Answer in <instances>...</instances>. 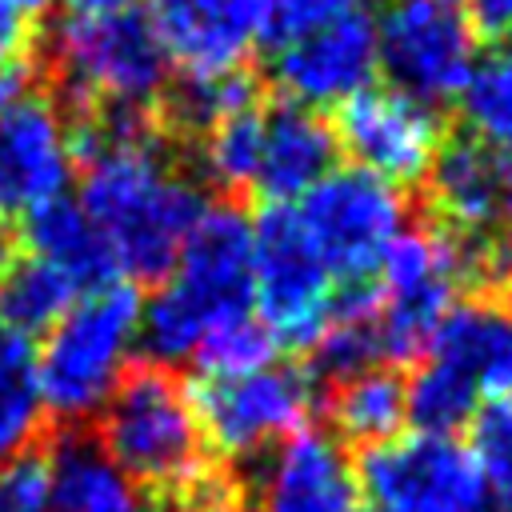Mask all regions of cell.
Segmentation results:
<instances>
[{
    "instance_id": "2e32d148",
    "label": "cell",
    "mask_w": 512,
    "mask_h": 512,
    "mask_svg": "<svg viewBox=\"0 0 512 512\" xmlns=\"http://www.w3.org/2000/svg\"><path fill=\"white\" fill-rule=\"evenodd\" d=\"M360 484L344 444L324 428H304L260 456L248 512H356Z\"/></svg>"
},
{
    "instance_id": "d590c367",
    "label": "cell",
    "mask_w": 512,
    "mask_h": 512,
    "mask_svg": "<svg viewBox=\"0 0 512 512\" xmlns=\"http://www.w3.org/2000/svg\"><path fill=\"white\" fill-rule=\"evenodd\" d=\"M68 16H116V12H136L144 0H64Z\"/></svg>"
},
{
    "instance_id": "f546056e",
    "label": "cell",
    "mask_w": 512,
    "mask_h": 512,
    "mask_svg": "<svg viewBox=\"0 0 512 512\" xmlns=\"http://www.w3.org/2000/svg\"><path fill=\"white\" fill-rule=\"evenodd\" d=\"M468 456L492 492V500L512 504V400H488L468 420Z\"/></svg>"
},
{
    "instance_id": "1f68e13d",
    "label": "cell",
    "mask_w": 512,
    "mask_h": 512,
    "mask_svg": "<svg viewBox=\"0 0 512 512\" xmlns=\"http://www.w3.org/2000/svg\"><path fill=\"white\" fill-rule=\"evenodd\" d=\"M364 0H276V24H272V44L312 32L320 24H332L340 16L360 12Z\"/></svg>"
},
{
    "instance_id": "277c9868",
    "label": "cell",
    "mask_w": 512,
    "mask_h": 512,
    "mask_svg": "<svg viewBox=\"0 0 512 512\" xmlns=\"http://www.w3.org/2000/svg\"><path fill=\"white\" fill-rule=\"evenodd\" d=\"M100 452L144 492L184 496L208 468L192 388L168 368H132L96 416Z\"/></svg>"
},
{
    "instance_id": "5bb4252c",
    "label": "cell",
    "mask_w": 512,
    "mask_h": 512,
    "mask_svg": "<svg viewBox=\"0 0 512 512\" xmlns=\"http://www.w3.org/2000/svg\"><path fill=\"white\" fill-rule=\"evenodd\" d=\"M148 24L184 76L244 68L260 44H272L276 0H152Z\"/></svg>"
},
{
    "instance_id": "cb8c5ba5",
    "label": "cell",
    "mask_w": 512,
    "mask_h": 512,
    "mask_svg": "<svg viewBox=\"0 0 512 512\" xmlns=\"http://www.w3.org/2000/svg\"><path fill=\"white\" fill-rule=\"evenodd\" d=\"M48 412L36 388V364L24 336L0 324V468L32 456Z\"/></svg>"
},
{
    "instance_id": "484cf974",
    "label": "cell",
    "mask_w": 512,
    "mask_h": 512,
    "mask_svg": "<svg viewBox=\"0 0 512 512\" xmlns=\"http://www.w3.org/2000/svg\"><path fill=\"white\" fill-rule=\"evenodd\" d=\"M460 112L476 144L512 156V36L496 40V48L476 60V72L460 92Z\"/></svg>"
},
{
    "instance_id": "8fae6325",
    "label": "cell",
    "mask_w": 512,
    "mask_h": 512,
    "mask_svg": "<svg viewBox=\"0 0 512 512\" xmlns=\"http://www.w3.org/2000/svg\"><path fill=\"white\" fill-rule=\"evenodd\" d=\"M356 484L376 512H484L492 504L468 448L416 428L364 448Z\"/></svg>"
},
{
    "instance_id": "7bdbcfd3",
    "label": "cell",
    "mask_w": 512,
    "mask_h": 512,
    "mask_svg": "<svg viewBox=\"0 0 512 512\" xmlns=\"http://www.w3.org/2000/svg\"><path fill=\"white\" fill-rule=\"evenodd\" d=\"M508 288H512V284H508Z\"/></svg>"
},
{
    "instance_id": "8d00e7d4",
    "label": "cell",
    "mask_w": 512,
    "mask_h": 512,
    "mask_svg": "<svg viewBox=\"0 0 512 512\" xmlns=\"http://www.w3.org/2000/svg\"><path fill=\"white\" fill-rule=\"evenodd\" d=\"M12 4H16L24 16H40V12H48L56 0H12Z\"/></svg>"
},
{
    "instance_id": "7a4b0ae2",
    "label": "cell",
    "mask_w": 512,
    "mask_h": 512,
    "mask_svg": "<svg viewBox=\"0 0 512 512\" xmlns=\"http://www.w3.org/2000/svg\"><path fill=\"white\" fill-rule=\"evenodd\" d=\"M252 308V216L232 204H204L176 264L140 300V352L156 368L188 364L200 340Z\"/></svg>"
},
{
    "instance_id": "8992f818",
    "label": "cell",
    "mask_w": 512,
    "mask_h": 512,
    "mask_svg": "<svg viewBox=\"0 0 512 512\" xmlns=\"http://www.w3.org/2000/svg\"><path fill=\"white\" fill-rule=\"evenodd\" d=\"M476 272V252L440 224H408L376 268V328L384 364L420 360L460 304Z\"/></svg>"
},
{
    "instance_id": "d6a6232c",
    "label": "cell",
    "mask_w": 512,
    "mask_h": 512,
    "mask_svg": "<svg viewBox=\"0 0 512 512\" xmlns=\"http://www.w3.org/2000/svg\"><path fill=\"white\" fill-rule=\"evenodd\" d=\"M32 44H36L32 16H24L12 0H0V72L28 68Z\"/></svg>"
},
{
    "instance_id": "7402d4cb",
    "label": "cell",
    "mask_w": 512,
    "mask_h": 512,
    "mask_svg": "<svg viewBox=\"0 0 512 512\" xmlns=\"http://www.w3.org/2000/svg\"><path fill=\"white\" fill-rule=\"evenodd\" d=\"M24 228V244L32 256L64 268L80 288H92V284H104V280H116L112 268H108V256H104V244L92 228V220L84 216V208L72 200V196H60V200H48L40 204L36 212H28L20 220Z\"/></svg>"
},
{
    "instance_id": "5b68a950",
    "label": "cell",
    "mask_w": 512,
    "mask_h": 512,
    "mask_svg": "<svg viewBox=\"0 0 512 512\" xmlns=\"http://www.w3.org/2000/svg\"><path fill=\"white\" fill-rule=\"evenodd\" d=\"M48 60L76 112H156L172 72L140 8L64 16L48 36Z\"/></svg>"
},
{
    "instance_id": "d6986e66",
    "label": "cell",
    "mask_w": 512,
    "mask_h": 512,
    "mask_svg": "<svg viewBox=\"0 0 512 512\" xmlns=\"http://www.w3.org/2000/svg\"><path fill=\"white\" fill-rule=\"evenodd\" d=\"M424 184L440 228L452 236H488L508 216L504 156L476 140L444 144Z\"/></svg>"
},
{
    "instance_id": "ab89813d",
    "label": "cell",
    "mask_w": 512,
    "mask_h": 512,
    "mask_svg": "<svg viewBox=\"0 0 512 512\" xmlns=\"http://www.w3.org/2000/svg\"><path fill=\"white\" fill-rule=\"evenodd\" d=\"M176 512H236V508H176Z\"/></svg>"
},
{
    "instance_id": "3957f363",
    "label": "cell",
    "mask_w": 512,
    "mask_h": 512,
    "mask_svg": "<svg viewBox=\"0 0 512 512\" xmlns=\"http://www.w3.org/2000/svg\"><path fill=\"white\" fill-rule=\"evenodd\" d=\"M140 352V292L128 280L84 288L68 312L44 332L36 388L44 412L60 424H88L132 372Z\"/></svg>"
},
{
    "instance_id": "603a6c76",
    "label": "cell",
    "mask_w": 512,
    "mask_h": 512,
    "mask_svg": "<svg viewBox=\"0 0 512 512\" xmlns=\"http://www.w3.org/2000/svg\"><path fill=\"white\" fill-rule=\"evenodd\" d=\"M84 288L56 264L24 252L0 272V324L16 336H44Z\"/></svg>"
},
{
    "instance_id": "ba28073f",
    "label": "cell",
    "mask_w": 512,
    "mask_h": 512,
    "mask_svg": "<svg viewBox=\"0 0 512 512\" xmlns=\"http://www.w3.org/2000/svg\"><path fill=\"white\" fill-rule=\"evenodd\" d=\"M372 32L376 72H384L388 88L428 108L460 100L480 60L472 20L440 0H384L372 16Z\"/></svg>"
},
{
    "instance_id": "b9f144b4",
    "label": "cell",
    "mask_w": 512,
    "mask_h": 512,
    "mask_svg": "<svg viewBox=\"0 0 512 512\" xmlns=\"http://www.w3.org/2000/svg\"><path fill=\"white\" fill-rule=\"evenodd\" d=\"M356 512H376V508H356Z\"/></svg>"
},
{
    "instance_id": "4fadbf2b",
    "label": "cell",
    "mask_w": 512,
    "mask_h": 512,
    "mask_svg": "<svg viewBox=\"0 0 512 512\" xmlns=\"http://www.w3.org/2000/svg\"><path fill=\"white\" fill-rule=\"evenodd\" d=\"M76 164L72 116L56 96L28 88L0 108V220H24L40 204L60 200Z\"/></svg>"
},
{
    "instance_id": "836d02e7",
    "label": "cell",
    "mask_w": 512,
    "mask_h": 512,
    "mask_svg": "<svg viewBox=\"0 0 512 512\" xmlns=\"http://www.w3.org/2000/svg\"><path fill=\"white\" fill-rule=\"evenodd\" d=\"M476 268L488 272V276L500 280V284H512V216H504V220L488 232V240H484V248H480V256H476Z\"/></svg>"
},
{
    "instance_id": "52a82bcc",
    "label": "cell",
    "mask_w": 512,
    "mask_h": 512,
    "mask_svg": "<svg viewBox=\"0 0 512 512\" xmlns=\"http://www.w3.org/2000/svg\"><path fill=\"white\" fill-rule=\"evenodd\" d=\"M304 236L336 284H368L392 240L408 228V200L372 172L336 164L320 184L292 200Z\"/></svg>"
},
{
    "instance_id": "4dcf8cb0",
    "label": "cell",
    "mask_w": 512,
    "mask_h": 512,
    "mask_svg": "<svg viewBox=\"0 0 512 512\" xmlns=\"http://www.w3.org/2000/svg\"><path fill=\"white\" fill-rule=\"evenodd\" d=\"M0 512H52L48 464L40 456H24L0 468Z\"/></svg>"
},
{
    "instance_id": "f35d334b",
    "label": "cell",
    "mask_w": 512,
    "mask_h": 512,
    "mask_svg": "<svg viewBox=\"0 0 512 512\" xmlns=\"http://www.w3.org/2000/svg\"><path fill=\"white\" fill-rule=\"evenodd\" d=\"M484 512H512V504H500V500H492Z\"/></svg>"
},
{
    "instance_id": "74e56055",
    "label": "cell",
    "mask_w": 512,
    "mask_h": 512,
    "mask_svg": "<svg viewBox=\"0 0 512 512\" xmlns=\"http://www.w3.org/2000/svg\"><path fill=\"white\" fill-rule=\"evenodd\" d=\"M8 260H12V244H8V228H4V220H0V272L8 268Z\"/></svg>"
},
{
    "instance_id": "e575fe53",
    "label": "cell",
    "mask_w": 512,
    "mask_h": 512,
    "mask_svg": "<svg viewBox=\"0 0 512 512\" xmlns=\"http://www.w3.org/2000/svg\"><path fill=\"white\" fill-rule=\"evenodd\" d=\"M472 28L476 36H496L508 40L512 36V0H472Z\"/></svg>"
},
{
    "instance_id": "d4e9b609",
    "label": "cell",
    "mask_w": 512,
    "mask_h": 512,
    "mask_svg": "<svg viewBox=\"0 0 512 512\" xmlns=\"http://www.w3.org/2000/svg\"><path fill=\"white\" fill-rule=\"evenodd\" d=\"M160 104H164V120L176 132L200 136L212 124L256 108L260 100H256V76L248 68H232L212 76H180V84H172Z\"/></svg>"
},
{
    "instance_id": "30bf717a",
    "label": "cell",
    "mask_w": 512,
    "mask_h": 512,
    "mask_svg": "<svg viewBox=\"0 0 512 512\" xmlns=\"http://www.w3.org/2000/svg\"><path fill=\"white\" fill-rule=\"evenodd\" d=\"M336 280L304 236L292 204H268L252 220V308L276 344L312 348L328 324Z\"/></svg>"
},
{
    "instance_id": "6da1fadb",
    "label": "cell",
    "mask_w": 512,
    "mask_h": 512,
    "mask_svg": "<svg viewBox=\"0 0 512 512\" xmlns=\"http://www.w3.org/2000/svg\"><path fill=\"white\" fill-rule=\"evenodd\" d=\"M80 208L92 220L116 280H160L192 224L204 196L184 176L156 132V112H76Z\"/></svg>"
},
{
    "instance_id": "83f0119b",
    "label": "cell",
    "mask_w": 512,
    "mask_h": 512,
    "mask_svg": "<svg viewBox=\"0 0 512 512\" xmlns=\"http://www.w3.org/2000/svg\"><path fill=\"white\" fill-rule=\"evenodd\" d=\"M404 392H408V424L432 436H452L484 404L452 368H444L432 356H420L416 372L404 380Z\"/></svg>"
},
{
    "instance_id": "44dd1931",
    "label": "cell",
    "mask_w": 512,
    "mask_h": 512,
    "mask_svg": "<svg viewBox=\"0 0 512 512\" xmlns=\"http://www.w3.org/2000/svg\"><path fill=\"white\" fill-rule=\"evenodd\" d=\"M328 420L340 444L352 440V444L372 448V444L400 436L408 424L404 376L392 364H376V368L336 380L328 392Z\"/></svg>"
},
{
    "instance_id": "f1b7e54d",
    "label": "cell",
    "mask_w": 512,
    "mask_h": 512,
    "mask_svg": "<svg viewBox=\"0 0 512 512\" xmlns=\"http://www.w3.org/2000/svg\"><path fill=\"white\" fill-rule=\"evenodd\" d=\"M276 348L280 344L272 340V332L264 328V320L256 312H244V316H232V320L216 324L200 340L192 364L200 368V376H244L252 368L272 364L276 360Z\"/></svg>"
},
{
    "instance_id": "9a60e30c",
    "label": "cell",
    "mask_w": 512,
    "mask_h": 512,
    "mask_svg": "<svg viewBox=\"0 0 512 512\" xmlns=\"http://www.w3.org/2000/svg\"><path fill=\"white\" fill-rule=\"evenodd\" d=\"M376 76V32L372 16L352 12L312 32L272 44V80L284 100L300 108H340Z\"/></svg>"
},
{
    "instance_id": "9c48e42d",
    "label": "cell",
    "mask_w": 512,
    "mask_h": 512,
    "mask_svg": "<svg viewBox=\"0 0 512 512\" xmlns=\"http://www.w3.org/2000/svg\"><path fill=\"white\" fill-rule=\"evenodd\" d=\"M204 448L224 460H260L304 432L316 412V384L296 364H264L244 376H204L192 388Z\"/></svg>"
},
{
    "instance_id": "4316f807",
    "label": "cell",
    "mask_w": 512,
    "mask_h": 512,
    "mask_svg": "<svg viewBox=\"0 0 512 512\" xmlns=\"http://www.w3.org/2000/svg\"><path fill=\"white\" fill-rule=\"evenodd\" d=\"M260 156V104L196 136V172L220 192H252Z\"/></svg>"
},
{
    "instance_id": "60d3db41",
    "label": "cell",
    "mask_w": 512,
    "mask_h": 512,
    "mask_svg": "<svg viewBox=\"0 0 512 512\" xmlns=\"http://www.w3.org/2000/svg\"><path fill=\"white\" fill-rule=\"evenodd\" d=\"M440 4H448V8H464V4H472V0H440Z\"/></svg>"
},
{
    "instance_id": "ffe728a7",
    "label": "cell",
    "mask_w": 512,
    "mask_h": 512,
    "mask_svg": "<svg viewBox=\"0 0 512 512\" xmlns=\"http://www.w3.org/2000/svg\"><path fill=\"white\" fill-rule=\"evenodd\" d=\"M44 464L52 512H156L152 492L120 472L96 440L64 436Z\"/></svg>"
},
{
    "instance_id": "7c38bea8",
    "label": "cell",
    "mask_w": 512,
    "mask_h": 512,
    "mask_svg": "<svg viewBox=\"0 0 512 512\" xmlns=\"http://www.w3.org/2000/svg\"><path fill=\"white\" fill-rule=\"evenodd\" d=\"M336 144L348 152V164L380 176L384 184H420L448 144L444 120L436 108L396 92V88H364L348 104L336 108Z\"/></svg>"
},
{
    "instance_id": "e0dca14e",
    "label": "cell",
    "mask_w": 512,
    "mask_h": 512,
    "mask_svg": "<svg viewBox=\"0 0 512 512\" xmlns=\"http://www.w3.org/2000/svg\"><path fill=\"white\" fill-rule=\"evenodd\" d=\"M336 156V132L320 112L292 100L260 108V156L252 192H260L268 204H292L336 168Z\"/></svg>"
},
{
    "instance_id": "ac0fdd59",
    "label": "cell",
    "mask_w": 512,
    "mask_h": 512,
    "mask_svg": "<svg viewBox=\"0 0 512 512\" xmlns=\"http://www.w3.org/2000/svg\"><path fill=\"white\" fill-rule=\"evenodd\" d=\"M484 404L512 400V300H464L436 328L428 352Z\"/></svg>"
}]
</instances>
